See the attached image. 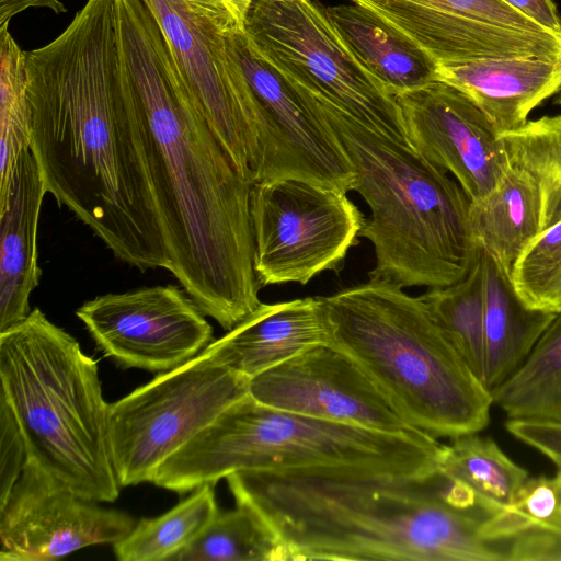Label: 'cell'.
I'll return each mask as SVG.
<instances>
[{
    "instance_id": "cell-14",
    "label": "cell",
    "mask_w": 561,
    "mask_h": 561,
    "mask_svg": "<svg viewBox=\"0 0 561 561\" xmlns=\"http://www.w3.org/2000/svg\"><path fill=\"white\" fill-rule=\"evenodd\" d=\"M76 316L99 348L124 368L169 371L214 341L206 314L173 285L96 296Z\"/></svg>"
},
{
    "instance_id": "cell-13",
    "label": "cell",
    "mask_w": 561,
    "mask_h": 561,
    "mask_svg": "<svg viewBox=\"0 0 561 561\" xmlns=\"http://www.w3.org/2000/svg\"><path fill=\"white\" fill-rule=\"evenodd\" d=\"M408 36L438 64L484 58L561 60V36L502 0H350Z\"/></svg>"
},
{
    "instance_id": "cell-27",
    "label": "cell",
    "mask_w": 561,
    "mask_h": 561,
    "mask_svg": "<svg viewBox=\"0 0 561 561\" xmlns=\"http://www.w3.org/2000/svg\"><path fill=\"white\" fill-rule=\"evenodd\" d=\"M436 325L483 382L485 363L484 294L480 250L458 282L420 296Z\"/></svg>"
},
{
    "instance_id": "cell-31",
    "label": "cell",
    "mask_w": 561,
    "mask_h": 561,
    "mask_svg": "<svg viewBox=\"0 0 561 561\" xmlns=\"http://www.w3.org/2000/svg\"><path fill=\"white\" fill-rule=\"evenodd\" d=\"M533 531H561V470L528 477L513 502L482 525L483 536L501 543Z\"/></svg>"
},
{
    "instance_id": "cell-29",
    "label": "cell",
    "mask_w": 561,
    "mask_h": 561,
    "mask_svg": "<svg viewBox=\"0 0 561 561\" xmlns=\"http://www.w3.org/2000/svg\"><path fill=\"white\" fill-rule=\"evenodd\" d=\"M172 561H286L282 543L252 510L218 513L205 531Z\"/></svg>"
},
{
    "instance_id": "cell-5",
    "label": "cell",
    "mask_w": 561,
    "mask_h": 561,
    "mask_svg": "<svg viewBox=\"0 0 561 561\" xmlns=\"http://www.w3.org/2000/svg\"><path fill=\"white\" fill-rule=\"evenodd\" d=\"M322 300L331 344L363 368L412 426L435 438H456L489 425L491 391L420 296L369 278Z\"/></svg>"
},
{
    "instance_id": "cell-10",
    "label": "cell",
    "mask_w": 561,
    "mask_h": 561,
    "mask_svg": "<svg viewBox=\"0 0 561 561\" xmlns=\"http://www.w3.org/2000/svg\"><path fill=\"white\" fill-rule=\"evenodd\" d=\"M250 209L261 286L337 272L365 220L346 192L293 178L254 183Z\"/></svg>"
},
{
    "instance_id": "cell-34",
    "label": "cell",
    "mask_w": 561,
    "mask_h": 561,
    "mask_svg": "<svg viewBox=\"0 0 561 561\" xmlns=\"http://www.w3.org/2000/svg\"><path fill=\"white\" fill-rule=\"evenodd\" d=\"M507 560H561V531H533L507 541Z\"/></svg>"
},
{
    "instance_id": "cell-26",
    "label": "cell",
    "mask_w": 561,
    "mask_h": 561,
    "mask_svg": "<svg viewBox=\"0 0 561 561\" xmlns=\"http://www.w3.org/2000/svg\"><path fill=\"white\" fill-rule=\"evenodd\" d=\"M219 513L214 484H204L167 513L142 518L113 545L121 561H163L193 543Z\"/></svg>"
},
{
    "instance_id": "cell-20",
    "label": "cell",
    "mask_w": 561,
    "mask_h": 561,
    "mask_svg": "<svg viewBox=\"0 0 561 561\" xmlns=\"http://www.w3.org/2000/svg\"><path fill=\"white\" fill-rule=\"evenodd\" d=\"M47 193L38 164L26 149L0 203V333L30 314V296L42 271L37 255V227Z\"/></svg>"
},
{
    "instance_id": "cell-35",
    "label": "cell",
    "mask_w": 561,
    "mask_h": 561,
    "mask_svg": "<svg viewBox=\"0 0 561 561\" xmlns=\"http://www.w3.org/2000/svg\"><path fill=\"white\" fill-rule=\"evenodd\" d=\"M515 437L551 460L561 470V423L522 421Z\"/></svg>"
},
{
    "instance_id": "cell-3",
    "label": "cell",
    "mask_w": 561,
    "mask_h": 561,
    "mask_svg": "<svg viewBox=\"0 0 561 561\" xmlns=\"http://www.w3.org/2000/svg\"><path fill=\"white\" fill-rule=\"evenodd\" d=\"M286 561H504L470 491L440 470L421 476L344 471H239L227 478Z\"/></svg>"
},
{
    "instance_id": "cell-19",
    "label": "cell",
    "mask_w": 561,
    "mask_h": 561,
    "mask_svg": "<svg viewBox=\"0 0 561 561\" xmlns=\"http://www.w3.org/2000/svg\"><path fill=\"white\" fill-rule=\"evenodd\" d=\"M438 80L466 93L503 134L522 127L535 107L561 90V60L526 56L438 64Z\"/></svg>"
},
{
    "instance_id": "cell-4",
    "label": "cell",
    "mask_w": 561,
    "mask_h": 561,
    "mask_svg": "<svg viewBox=\"0 0 561 561\" xmlns=\"http://www.w3.org/2000/svg\"><path fill=\"white\" fill-rule=\"evenodd\" d=\"M314 101L355 172L353 191L369 208L359 233L375 251L369 278L437 288L466 276L479 248L470 227L471 199L459 183L411 145Z\"/></svg>"
},
{
    "instance_id": "cell-17",
    "label": "cell",
    "mask_w": 561,
    "mask_h": 561,
    "mask_svg": "<svg viewBox=\"0 0 561 561\" xmlns=\"http://www.w3.org/2000/svg\"><path fill=\"white\" fill-rule=\"evenodd\" d=\"M410 145L451 173L471 199L492 192L508 168L501 134L460 89L435 80L399 94Z\"/></svg>"
},
{
    "instance_id": "cell-16",
    "label": "cell",
    "mask_w": 561,
    "mask_h": 561,
    "mask_svg": "<svg viewBox=\"0 0 561 561\" xmlns=\"http://www.w3.org/2000/svg\"><path fill=\"white\" fill-rule=\"evenodd\" d=\"M96 503L25 463L0 504V560L50 561L88 546L115 545L135 520Z\"/></svg>"
},
{
    "instance_id": "cell-9",
    "label": "cell",
    "mask_w": 561,
    "mask_h": 561,
    "mask_svg": "<svg viewBox=\"0 0 561 561\" xmlns=\"http://www.w3.org/2000/svg\"><path fill=\"white\" fill-rule=\"evenodd\" d=\"M249 383L202 351L111 403L110 449L119 485L151 482L167 459L249 394Z\"/></svg>"
},
{
    "instance_id": "cell-18",
    "label": "cell",
    "mask_w": 561,
    "mask_h": 561,
    "mask_svg": "<svg viewBox=\"0 0 561 561\" xmlns=\"http://www.w3.org/2000/svg\"><path fill=\"white\" fill-rule=\"evenodd\" d=\"M331 343L322 297L260 304L203 352L249 379L300 353Z\"/></svg>"
},
{
    "instance_id": "cell-1",
    "label": "cell",
    "mask_w": 561,
    "mask_h": 561,
    "mask_svg": "<svg viewBox=\"0 0 561 561\" xmlns=\"http://www.w3.org/2000/svg\"><path fill=\"white\" fill-rule=\"evenodd\" d=\"M25 64L30 149L47 193L118 260L169 270L116 0H87L55 39L25 51Z\"/></svg>"
},
{
    "instance_id": "cell-21",
    "label": "cell",
    "mask_w": 561,
    "mask_h": 561,
    "mask_svg": "<svg viewBox=\"0 0 561 561\" xmlns=\"http://www.w3.org/2000/svg\"><path fill=\"white\" fill-rule=\"evenodd\" d=\"M325 13L346 48L394 98L438 80V62L375 13L352 2Z\"/></svg>"
},
{
    "instance_id": "cell-15",
    "label": "cell",
    "mask_w": 561,
    "mask_h": 561,
    "mask_svg": "<svg viewBox=\"0 0 561 561\" xmlns=\"http://www.w3.org/2000/svg\"><path fill=\"white\" fill-rule=\"evenodd\" d=\"M249 394L264 405L327 421L392 434L420 431L352 357L331 343L253 377Z\"/></svg>"
},
{
    "instance_id": "cell-23",
    "label": "cell",
    "mask_w": 561,
    "mask_h": 561,
    "mask_svg": "<svg viewBox=\"0 0 561 561\" xmlns=\"http://www.w3.org/2000/svg\"><path fill=\"white\" fill-rule=\"evenodd\" d=\"M470 227L477 248L511 276L517 259L541 232V196L535 181L508 165L492 192L471 202Z\"/></svg>"
},
{
    "instance_id": "cell-24",
    "label": "cell",
    "mask_w": 561,
    "mask_h": 561,
    "mask_svg": "<svg viewBox=\"0 0 561 561\" xmlns=\"http://www.w3.org/2000/svg\"><path fill=\"white\" fill-rule=\"evenodd\" d=\"M491 393L508 420L561 423V312L522 366Z\"/></svg>"
},
{
    "instance_id": "cell-37",
    "label": "cell",
    "mask_w": 561,
    "mask_h": 561,
    "mask_svg": "<svg viewBox=\"0 0 561 561\" xmlns=\"http://www.w3.org/2000/svg\"><path fill=\"white\" fill-rule=\"evenodd\" d=\"M28 8H47L57 14L67 11L59 0H0V31L9 28L11 19Z\"/></svg>"
},
{
    "instance_id": "cell-30",
    "label": "cell",
    "mask_w": 561,
    "mask_h": 561,
    "mask_svg": "<svg viewBox=\"0 0 561 561\" xmlns=\"http://www.w3.org/2000/svg\"><path fill=\"white\" fill-rule=\"evenodd\" d=\"M32 112L25 51L9 28L0 31V203L11 186L22 152L30 149Z\"/></svg>"
},
{
    "instance_id": "cell-8",
    "label": "cell",
    "mask_w": 561,
    "mask_h": 561,
    "mask_svg": "<svg viewBox=\"0 0 561 561\" xmlns=\"http://www.w3.org/2000/svg\"><path fill=\"white\" fill-rule=\"evenodd\" d=\"M252 48L319 102L408 144L400 106L352 55L316 0H253L243 24Z\"/></svg>"
},
{
    "instance_id": "cell-39",
    "label": "cell",
    "mask_w": 561,
    "mask_h": 561,
    "mask_svg": "<svg viewBox=\"0 0 561 561\" xmlns=\"http://www.w3.org/2000/svg\"><path fill=\"white\" fill-rule=\"evenodd\" d=\"M553 103L557 105H561V90L556 94Z\"/></svg>"
},
{
    "instance_id": "cell-2",
    "label": "cell",
    "mask_w": 561,
    "mask_h": 561,
    "mask_svg": "<svg viewBox=\"0 0 561 561\" xmlns=\"http://www.w3.org/2000/svg\"><path fill=\"white\" fill-rule=\"evenodd\" d=\"M116 18L140 105L169 271L201 310L229 331L261 304L253 267V183L201 113L146 3L116 0Z\"/></svg>"
},
{
    "instance_id": "cell-28",
    "label": "cell",
    "mask_w": 561,
    "mask_h": 561,
    "mask_svg": "<svg viewBox=\"0 0 561 561\" xmlns=\"http://www.w3.org/2000/svg\"><path fill=\"white\" fill-rule=\"evenodd\" d=\"M508 164L525 171L541 196V231L561 220V115L501 134Z\"/></svg>"
},
{
    "instance_id": "cell-25",
    "label": "cell",
    "mask_w": 561,
    "mask_h": 561,
    "mask_svg": "<svg viewBox=\"0 0 561 561\" xmlns=\"http://www.w3.org/2000/svg\"><path fill=\"white\" fill-rule=\"evenodd\" d=\"M440 471L469 490L485 516L510 505L529 477L492 438L479 433L453 438L446 445Z\"/></svg>"
},
{
    "instance_id": "cell-32",
    "label": "cell",
    "mask_w": 561,
    "mask_h": 561,
    "mask_svg": "<svg viewBox=\"0 0 561 561\" xmlns=\"http://www.w3.org/2000/svg\"><path fill=\"white\" fill-rule=\"evenodd\" d=\"M511 280L528 307L561 312V220L527 245L513 266Z\"/></svg>"
},
{
    "instance_id": "cell-38",
    "label": "cell",
    "mask_w": 561,
    "mask_h": 561,
    "mask_svg": "<svg viewBox=\"0 0 561 561\" xmlns=\"http://www.w3.org/2000/svg\"><path fill=\"white\" fill-rule=\"evenodd\" d=\"M231 14L237 25L243 32L247 12L253 0H219Z\"/></svg>"
},
{
    "instance_id": "cell-36",
    "label": "cell",
    "mask_w": 561,
    "mask_h": 561,
    "mask_svg": "<svg viewBox=\"0 0 561 561\" xmlns=\"http://www.w3.org/2000/svg\"><path fill=\"white\" fill-rule=\"evenodd\" d=\"M543 28L561 36V15L552 0H502Z\"/></svg>"
},
{
    "instance_id": "cell-33",
    "label": "cell",
    "mask_w": 561,
    "mask_h": 561,
    "mask_svg": "<svg viewBox=\"0 0 561 561\" xmlns=\"http://www.w3.org/2000/svg\"><path fill=\"white\" fill-rule=\"evenodd\" d=\"M25 463L22 436L9 408L0 399V504L9 496Z\"/></svg>"
},
{
    "instance_id": "cell-6",
    "label": "cell",
    "mask_w": 561,
    "mask_h": 561,
    "mask_svg": "<svg viewBox=\"0 0 561 561\" xmlns=\"http://www.w3.org/2000/svg\"><path fill=\"white\" fill-rule=\"evenodd\" d=\"M0 399L22 436L26 463L77 495L114 502L110 403L98 363L38 308L0 333Z\"/></svg>"
},
{
    "instance_id": "cell-11",
    "label": "cell",
    "mask_w": 561,
    "mask_h": 561,
    "mask_svg": "<svg viewBox=\"0 0 561 561\" xmlns=\"http://www.w3.org/2000/svg\"><path fill=\"white\" fill-rule=\"evenodd\" d=\"M154 15L183 80L236 168L253 183L255 108L227 45L240 27L219 0H142Z\"/></svg>"
},
{
    "instance_id": "cell-12",
    "label": "cell",
    "mask_w": 561,
    "mask_h": 561,
    "mask_svg": "<svg viewBox=\"0 0 561 561\" xmlns=\"http://www.w3.org/2000/svg\"><path fill=\"white\" fill-rule=\"evenodd\" d=\"M227 45L252 94L257 136L253 184L293 178L348 193L355 172L317 102L231 31Z\"/></svg>"
},
{
    "instance_id": "cell-22",
    "label": "cell",
    "mask_w": 561,
    "mask_h": 561,
    "mask_svg": "<svg viewBox=\"0 0 561 561\" xmlns=\"http://www.w3.org/2000/svg\"><path fill=\"white\" fill-rule=\"evenodd\" d=\"M479 250L484 294L483 383L492 391L522 366L556 314L528 307L511 276L490 254Z\"/></svg>"
},
{
    "instance_id": "cell-7",
    "label": "cell",
    "mask_w": 561,
    "mask_h": 561,
    "mask_svg": "<svg viewBox=\"0 0 561 561\" xmlns=\"http://www.w3.org/2000/svg\"><path fill=\"white\" fill-rule=\"evenodd\" d=\"M446 445L416 431L392 434L238 400L157 470L176 493L239 471H344L421 476L440 470Z\"/></svg>"
}]
</instances>
